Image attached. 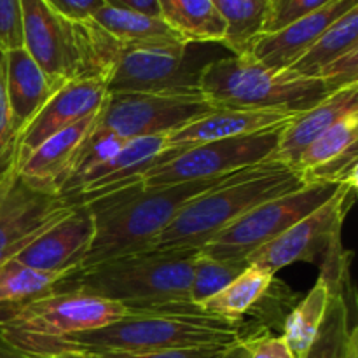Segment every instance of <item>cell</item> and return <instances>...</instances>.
Listing matches in <instances>:
<instances>
[{"label": "cell", "mask_w": 358, "mask_h": 358, "mask_svg": "<svg viewBox=\"0 0 358 358\" xmlns=\"http://www.w3.org/2000/svg\"><path fill=\"white\" fill-rule=\"evenodd\" d=\"M247 338L243 322L191 311L129 310V315L91 331L76 332L30 345L21 352L31 357L86 352H159V350L229 346Z\"/></svg>", "instance_id": "6da1fadb"}, {"label": "cell", "mask_w": 358, "mask_h": 358, "mask_svg": "<svg viewBox=\"0 0 358 358\" xmlns=\"http://www.w3.org/2000/svg\"><path fill=\"white\" fill-rule=\"evenodd\" d=\"M236 173L170 185H145L138 180L90 199L84 205L93 217L94 234L83 268L150 248L191 199L224 184Z\"/></svg>", "instance_id": "7a4b0ae2"}, {"label": "cell", "mask_w": 358, "mask_h": 358, "mask_svg": "<svg viewBox=\"0 0 358 358\" xmlns=\"http://www.w3.org/2000/svg\"><path fill=\"white\" fill-rule=\"evenodd\" d=\"M196 255L198 250L157 248L122 254L76 269L59 280L52 292H84L145 311L187 303Z\"/></svg>", "instance_id": "3957f363"}, {"label": "cell", "mask_w": 358, "mask_h": 358, "mask_svg": "<svg viewBox=\"0 0 358 358\" xmlns=\"http://www.w3.org/2000/svg\"><path fill=\"white\" fill-rule=\"evenodd\" d=\"M304 185L306 182L299 171L278 161L245 168L224 184L191 199L150 248L199 250L252 208Z\"/></svg>", "instance_id": "277c9868"}, {"label": "cell", "mask_w": 358, "mask_h": 358, "mask_svg": "<svg viewBox=\"0 0 358 358\" xmlns=\"http://www.w3.org/2000/svg\"><path fill=\"white\" fill-rule=\"evenodd\" d=\"M199 91L215 108L299 115L334 90L322 79L268 69L243 52L210 62L201 72Z\"/></svg>", "instance_id": "5b68a950"}, {"label": "cell", "mask_w": 358, "mask_h": 358, "mask_svg": "<svg viewBox=\"0 0 358 358\" xmlns=\"http://www.w3.org/2000/svg\"><path fill=\"white\" fill-rule=\"evenodd\" d=\"M23 48L55 83L79 77H101L100 28L94 21H73L56 13L44 0H20Z\"/></svg>", "instance_id": "8992f818"}, {"label": "cell", "mask_w": 358, "mask_h": 358, "mask_svg": "<svg viewBox=\"0 0 358 358\" xmlns=\"http://www.w3.org/2000/svg\"><path fill=\"white\" fill-rule=\"evenodd\" d=\"M189 42L163 44H117L107 76V93L143 94H201L199 79L210 62L194 55Z\"/></svg>", "instance_id": "52a82bcc"}, {"label": "cell", "mask_w": 358, "mask_h": 358, "mask_svg": "<svg viewBox=\"0 0 358 358\" xmlns=\"http://www.w3.org/2000/svg\"><path fill=\"white\" fill-rule=\"evenodd\" d=\"M338 189L334 184L311 182L289 194L268 199L215 234L198 252L219 261L247 262L255 250L315 212Z\"/></svg>", "instance_id": "ba28073f"}, {"label": "cell", "mask_w": 358, "mask_h": 358, "mask_svg": "<svg viewBox=\"0 0 358 358\" xmlns=\"http://www.w3.org/2000/svg\"><path fill=\"white\" fill-rule=\"evenodd\" d=\"M129 315V308L84 292H51L0 324V336L16 348L103 327Z\"/></svg>", "instance_id": "9c48e42d"}, {"label": "cell", "mask_w": 358, "mask_h": 358, "mask_svg": "<svg viewBox=\"0 0 358 358\" xmlns=\"http://www.w3.org/2000/svg\"><path fill=\"white\" fill-rule=\"evenodd\" d=\"M287 124V122H285ZM285 124L252 135L203 143L177 154L142 175L145 185H170L226 177L273 159Z\"/></svg>", "instance_id": "30bf717a"}, {"label": "cell", "mask_w": 358, "mask_h": 358, "mask_svg": "<svg viewBox=\"0 0 358 358\" xmlns=\"http://www.w3.org/2000/svg\"><path fill=\"white\" fill-rule=\"evenodd\" d=\"M213 108L201 94L114 93L105 98L103 107L94 119V128L114 131L124 140L170 135Z\"/></svg>", "instance_id": "8fae6325"}, {"label": "cell", "mask_w": 358, "mask_h": 358, "mask_svg": "<svg viewBox=\"0 0 358 358\" xmlns=\"http://www.w3.org/2000/svg\"><path fill=\"white\" fill-rule=\"evenodd\" d=\"M355 191L357 187L352 185H339L331 199L255 250L247 259V264L259 266L275 276L296 262H317V259H324L331 245L341 238L343 222L355 199Z\"/></svg>", "instance_id": "7c38bea8"}, {"label": "cell", "mask_w": 358, "mask_h": 358, "mask_svg": "<svg viewBox=\"0 0 358 358\" xmlns=\"http://www.w3.org/2000/svg\"><path fill=\"white\" fill-rule=\"evenodd\" d=\"M73 206L58 192L28 184L16 166L0 173V264L16 257Z\"/></svg>", "instance_id": "4fadbf2b"}, {"label": "cell", "mask_w": 358, "mask_h": 358, "mask_svg": "<svg viewBox=\"0 0 358 358\" xmlns=\"http://www.w3.org/2000/svg\"><path fill=\"white\" fill-rule=\"evenodd\" d=\"M107 94V83L101 77H79L63 84L17 138L16 166L44 140L96 115Z\"/></svg>", "instance_id": "5bb4252c"}, {"label": "cell", "mask_w": 358, "mask_h": 358, "mask_svg": "<svg viewBox=\"0 0 358 358\" xmlns=\"http://www.w3.org/2000/svg\"><path fill=\"white\" fill-rule=\"evenodd\" d=\"M94 234L86 205H76L63 219L38 234L13 261L31 269L66 276L80 269Z\"/></svg>", "instance_id": "9a60e30c"}, {"label": "cell", "mask_w": 358, "mask_h": 358, "mask_svg": "<svg viewBox=\"0 0 358 358\" xmlns=\"http://www.w3.org/2000/svg\"><path fill=\"white\" fill-rule=\"evenodd\" d=\"M164 149L166 135L129 140L110 159L77 178L63 196L72 205H84L90 199L138 182L142 175L156 164L157 157L164 152Z\"/></svg>", "instance_id": "2e32d148"}, {"label": "cell", "mask_w": 358, "mask_h": 358, "mask_svg": "<svg viewBox=\"0 0 358 358\" xmlns=\"http://www.w3.org/2000/svg\"><path fill=\"white\" fill-rule=\"evenodd\" d=\"M296 115L280 114L269 110H241V108H213L203 117L175 129L166 135V149L157 157L156 164L171 159L177 154L203 143L236 138L276 128ZM154 164V166H156Z\"/></svg>", "instance_id": "e0dca14e"}, {"label": "cell", "mask_w": 358, "mask_h": 358, "mask_svg": "<svg viewBox=\"0 0 358 358\" xmlns=\"http://www.w3.org/2000/svg\"><path fill=\"white\" fill-rule=\"evenodd\" d=\"M358 7V0H331L327 6L273 34H261L248 55L271 70H287L296 63L338 17Z\"/></svg>", "instance_id": "ac0fdd59"}, {"label": "cell", "mask_w": 358, "mask_h": 358, "mask_svg": "<svg viewBox=\"0 0 358 358\" xmlns=\"http://www.w3.org/2000/svg\"><path fill=\"white\" fill-rule=\"evenodd\" d=\"M358 110V84L332 91L315 107L290 119L283 128L273 161L287 164L296 170L297 161L311 142L327 131L336 121L350 112Z\"/></svg>", "instance_id": "d6986e66"}, {"label": "cell", "mask_w": 358, "mask_h": 358, "mask_svg": "<svg viewBox=\"0 0 358 358\" xmlns=\"http://www.w3.org/2000/svg\"><path fill=\"white\" fill-rule=\"evenodd\" d=\"M6 86L10 122L20 138L23 129L63 84L45 76L27 49L16 48L6 52Z\"/></svg>", "instance_id": "ffe728a7"}, {"label": "cell", "mask_w": 358, "mask_h": 358, "mask_svg": "<svg viewBox=\"0 0 358 358\" xmlns=\"http://www.w3.org/2000/svg\"><path fill=\"white\" fill-rule=\"evenodd\" d=\"M98 115V114H96ZM96 115L83 119L70 128L44 140L30 156L17 164V171L28 184L44 191L58 192L69 178L77 149L90 135Z\"/></svg>", "instance_id": "44dd1931"}, {"label": "cell", "mask_w": 358, "mask_h": 358, "mask_svg": "<svg viewBox=\"0 0 358 358\" xmlns=\"http://www.w3.org/2000/svg\"><path fill=\"white\" fill-rule=\"evenodd\" d=\"M164 23L191 44H220L226 24L212 0H156Z\"/></svg>", "instance_id": "7402d4cb"}, {"label": "cell", "mask_w": 358, "mask_h": 358, "mask_svg": "<svg viewBox=\"0 0 358 358\" xmlns=\"http://www.w3.org/2000/svg\"><path fill=\"white\" fill-rule=\"evenodd\" d=\"M275 276L262 268L248 264L241 275H238L220 292L199 304V310L205 315L222 317L227 320L243 322L245 315L264 301L266 294L271 290Z\"/></svg>", "instance_id": "603a6c76"}, {"label": "cell", "mask_w": 358, "mask_h": 358, "mask_svg": "<svg viewBox=\"0 0 358 358\" xmlns=\"http://www.w3.org/2000/svg\"><path fill=\"white\" fill-rule=\"evenodd\" d=\"M91 21H94L101 30L107 31L122 45L185 42L177 31L164 23L163 17L112 7L107 3L91 16Z\"/></svg>", "instance_id": "cb8c5ba5"}, {"label": "cell", "mask_w": 358, "mask_h": 358, "mask_svg": "<svg viewBox=\"0 0 358 358\" xmlns=\"http://www.w3.org/2000/svg\"><path fill=\"white\" fill-rule=\"evenodd\" d=\"M65 276L37 271L16 261L0 264V324L16 317L23 308L52 292Z\"/></svg>", "instance_id": "d4e9b609"}, {"label": "cell", "mask_w": 358, "mask_h": 358, "mask_svg": "<svg viewBox=\"0 0 358 358\" xmlns=\"http://www.w3.org/2000/svg\"><path fill=\"white\" fill-rule=\"evenodd\" d=\"M352 49H358V7H353L348 13L334 21L313 45L287 70L297 76L313 77Z\"/></svg>", "instance_id": "484cf974"}, {"label": "cell", "mask_w": 358, "mask_h": 358, "mask_svg": "<svg viewBox=\"0 0 358 358\" xmlns=\"http://www.w3.org/2000/svg\"><path fill=\"white\" fill-rule=\"evenodd\" d=\"M329 299H331V290L324 280L318 278L317 285L297 306L289 311L283 320L282 338L285 339L294 358H304L310 352L324 322Z\"/></svg>", "instance_id": "4316f807"}, {"label": "cell", "mask_w": 358, "mask_h": 358, "mask_svg": "<svg viewBox=\"0 0 358 358\" xmlns=\"http://www.w3.org/2000/svg\"><path fill=\"white\" fill-rule=\"evenodd\" d=\"M213 6L226 24L220 44L229 49L231 55L247 52L264 30L268 0H213Z\"/></svg>", "instance_id": "83f0119b"}, {"label": "cell", "mask_w": 358, "mask_h": 358, "mask_svg": "<svg viewBox=\"0 0 358 358\" xmlns=\"http://www.w3.org/2000/svg\"><path fill=\"white\" fill-rule=\"evenodd\" d=\"M353 325L350 324V306L345 294L331 296L320 331L304 358H346Z\"/></svg>", "instance_id": "f1b7e54d"}, {"label": "cell", "mask_w": 358, "mask_h": 358, "mask_svg": "<svg viewBox=\"0 0 358 358\" xmlns=\"http://www.w3.org/2000/svg\"><path fill=\"white\" fill-rule=\"evenodd\" d=\"M358 142V110L350 112L345 117L336 121L327 131L322 133L315 142L304 149L297 161L296 170L301 175L308 170L320 166L334 157L341 156Z\"/></svg>", "instance_id": "f546056e"}, {"label": "cell", "mask_w": 358, "mask_h": 358, "mask_svg": "<svg viewBox=\"0 0 358 358\" xmlns=\"http://www.w3.org/2000/svg\"><path fill=\"white\" fill-rule=\"evenodd\" d=\"M247 262H233V261H219L208 255H196L194 264H192V278L189 287V299L192 304L199 306L215 296L217 292L229 285L238 275L243 273L247 268Z\"/></svg>", "instance_id": "4dcf8cb0"}, {"label": "cell", "mask_w": 358, "mask_h": 358, "mask_svg": "<svg viewBox=\"0 0 358 358\" xmlns=\"http://www.w3.org/2000/svg\"><path fill=\"white\" fill-rule=\"evenodd\" d=\"M128 142L129 140H124L122 136L115 135L114 131L94 128L93 124L90 135L84 138V142L80 143L79 149H77L76 157H73L72 163V170H70L69 178H66V182L63 184L59 194H65V192L72 187V184L77 178H80L84 173H87L90 170L96 168L98 164L110 159V157L114 156V154H117Z\"/></svg>", "instance_id": "1f68e13d"}, {"label": "cell", "mask_w": 358, "mask_h": 358, "mask_svg": "<svg viewBox=\"0 0 358 358\" xmlns=\"http://www.w3.org/2000/svg\"><path fill=\"white\" fill-rule=\"evenodd\" d=\"M358 147H352L341 156L320 164V166L308 170L303 173V178L306 184L311 182H324V184L334 185H352L357 187L358 177Z\"/></svg>", "instance_id": "d6a6232c"}, {"label": "cell", "mask_w": 358, "mask_h": 358, "mask_svg": "<svg viewBox=\"0 0 358 358\" xmlns=\"http://www.w3.org/2000/svg\"><path fill=\"white\" fill-rule=\"evenodd\" d=\"M331 0H268V17L262 34H273L315 10L322 9Z\"/></svg>", "instance_id": "836d02e7"}, {"label": "cell", "mask_w": 358, "mask_h": 358, "mask_svg": "<svg viewBox=\"0 0 358 358\" xmlns=\"http://www.w3.org/2000/svg\"><path fill=\"white\" fill-rule=\"evenodd\" d=\"M17 135L10 122L6 86V52L0 51V173L16 166Z\"/></svg>", "instance_id": "e575fe53"}, {"label": "cell", "mask_w": 358, "mask_h": 358, "mask_svg": "<svg viewBox=\"0 0 358 358\" xmlns=\"http://www.w3.org/2000/svg\"><path fill=\"white\" fill-rule=\"evenodd\" d=\"M227 346H196V348L159 350V352L124 353V352H86L76 353L83 358H219Z\"/></svg>", "instance_id": "d590c367"}, {"label": "cell", "mask_w": 358, "mask_h": 358, "mask_svg": "<svg viewBox=\"0 0 358 358\" xmlns=\"http://www.w3.org/2000/svg\"><path fill=\"white\" fill-rule=\"evenodd\" d=\"M23 48L20 0H0V51Z\"/></svg>", "instance_id": "8d00e7d4"}, {"label": "cell", "mask_w": 358, "mask_h": 358, "mask_svg": "<svg viewBox=\"0 0 358 358\" xmlns=\"http://www.w3.org/2000/svg\"><path fill=\"white\" fill-rule=\"evenodd\" d=\"M317 79L325 80L332 90L358 84V49H352L346 55L339 56L332 63H329L317 76Z\"/></svg>", "instance_id": "74e56055"}, {"label": "cell", "mask_w": 358, "mask_h": 358, "mask_svg": "<svg viewBox=\"0 0 358 358\" xmlns=\"http://www.w3.org/2000/svg\"><path fill=\"white\" fill-rule=\"evenodd\" d=\"M250 358H294L282 336L252 334L247 336Z\"/></svg>", "instance_id": "f35d334b"}, {"label": "cell", "mask_w": 358, "mask_h": 358, "mask_svg": "<svg viewBox=\"0 0 358 358\" xmlns=\"http://www.w3.org/2000/svg\"><path fill=\"white\" fill-rule=\"evenodd\" d=\"M56 13L73 21L91 20L100 7L105 6L103 0H44Z\"/></svg>", "instance_id": "ab89813d"}, {"label": "cell", "mask_w": 358, "mask_h": 358, "mask_svg": "<svg viewBox=\"0 0 358 358\" xmlns=\"http://www.w3.org/2000/svg\"><path fill=\"white\" fill-rule=\"evenodd\" d=\"M103 2L112 7L136 10V13L149 14V16H159V7H157L156 0H103Z\"/></svg>", "instance_id": "60d3db41"}, {"label": "cell", "mask_w": 358, "mask_h": 358, "mask_svg": "<svg viewBox=\"0 0 358 358\" xmlns=\"http://www.w3.org/2000/svg\"><path fill=\"white\" fill-rule=\"evenodd\" d=\"M219 358H250V352H248L247 339H240V341L233 343L224 350V353Z\"/></svg>", "instance_id": "b9f144b4"}, {"label": "cell", "mask_w": 358, "mask_h": 358, "mask_svg": "<svg viewBox=\"0 0 358 358\" xmlns=\"http://www.w3.org/2000/svg\"><path fill=\"white\" fill-rule=\"evenodd\" d=\"M0 358H34L31 355H28V353L21 352L20 348H16L14 345H10L9 341H6V339L0 336Z\"/></svg>", "instance_id": "7bdbcfd3"}, {"label": "cell", "mask_w": 358, "mask_h": 358, "mask_svg": "<svg viewBox=\"0 0 358 358\" xmlns=\"http://www.w3.org/2000/svg\"><path fill=\"white\" fill-rule=\"evenodd\" d=\"M346 358H358V327L357 325H353L352 332H350L348 352H346Z\"/></svg>", "instance_id": "ee69618b"}, {"label": "cell", "mask_w": 358, "mask_h": 358, "mask_svg": "<svg viewBox=\"0 0 358 358\" xmlns=\"http://www.w3.org/2000/svg\"><path fill=\"white\" fill-rule=\"evenodd\" d=\"M34 358H83L76 353H56V355H42V357H34Z\"/></svg>", "instance_id": "f6af8a7d"}, {"label": "cell", "mask_w": 358, "mask_h": 358, "mask_svg": "<svg viewBox=\"0 0 358 358\" xmlns=\"http://www.w3.org/2000/svg\"><path fill=\"white\" fill-rule=\"evenodd\" d=\"M212 2H213V0H212Z\"/></svg>", "instance_id": "bcb514c9"}]
</instances>
